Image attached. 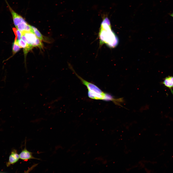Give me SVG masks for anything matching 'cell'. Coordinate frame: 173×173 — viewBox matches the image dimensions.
Instances as JSON below:
<instances>
[{
  "label": "cell",
  "mask_w": 173,
  "mask_h": 173,
  "mask_svg": "<svg viewBox=\"0 0 173 173\" xmlns=\"http://www.w3.org/2000/svg\"><path fill=\"white\" fill-rule=\"evenodd\" d=\"M73 72L82 84L86 86L88 89V95L90 98L95 100L111 101L117 105L119 104V103L121 102V98H115L111 95L103 92L95 84L84 79L78 75L74 70Z\"/></svg>",
  "instance_id": "obj_1"
},
{
  "label": "cell",
  "mask_w": 173,
  "mask_h": 173,
  "mask_svg": "<svg viewBox=\"0 0 173 173\" xmlns=\"http://www.w3.org/2000/svg\"><path fill=\"white\" fill-rule=\"evenodd\" d=\"M100 45L105 44L111 48L117 45L118 40L115 33L112 30L110 22L106 17L102 22L99 33Z\"/></svg>",
  "instance_id": "obj_2"
},
{
  "label": "cell",
  "mask_w": 173,
  "mask_h": 173,
  "mask_svg": "<svg viewBox=\"0 0 173 173\" xmlns=\"http://www.w3.org/2000/svg\"><path fill=\"white\" fill-rule=\"evenodd\" d=\"M7 6L11 14L13 22L16 27L22 22L25 21L21 16L18 14L11 8L6 0H5Z\"/></svg>",
  "instance_id": "obj_3"
},
{
  "label": "cell",
  "mask_w": 173,
  "mask_h": 173,
  "mask_svg": "<svg viewBox=\"0 0 173 173\" xmlns=\"http://www.w3.org/2000/svg\"><path fill=\"white\" fill-rule=\"evenodd\" d=\"M19 158L24 161H27L31 159H39L33 157L32 153L28 151L25 146L19 154Z\"/></svg>",
  "instance_id": "obj_4"
},
{
  "label": "cell",
  "mask_w": 173,
  "mask_h": 173,
  "mask_svg": "<svg viewBox=\"0 0 173 173\" xmlns=\"http://www.w3.org/2000/svg\"><path fill=\"white\" fill-rule=\"evenodd\" d=\"M26 37L30 45L33 47H35V45L37 37L33 32H31L24 31L22 32Z\"/></svg>",
  "instance_id": "obj_5"
},
{
  "label": "cell",
  "mask_w": 173,
  "mask_h": 173,
  "mask_svg": "<svg viewBox=\"0 0 173 173\" xmlns=\"http://www.w3.org/2000/svg\"><path fill=\"white\" fill-rule=\"evenodd\" d=\"M19 159V154H18L16 150H13L10 155L8 162L6 163L8 167L11 164H13L17 162Z\"/></svg>",
  "instance_id": "obj_6"
},
{
  "label": "cell",
  "mask_w": 173,
  "mask_h": 173,
  "mask_svg": "<svg viewBox=\"0 0 173 173\" xmlns=\"http://www.w3.org/2000/svg\"><path fill=\"white\" fill-rule=\"evenodd\" d=\"M162 83L169 89L173 94V76H168L166 77L163 79Z\"/></svg>",
  "instance_id": "obj_7"
},
{
  "label": "cell",
  "mask_w": 173,
  "mask_h": 173,
  "mask_svg": "<svg viewBox=\"0 0 173 173\" xmlns=\"http://www.w3.org/2000/svg\"><path fill=\"white\" fill-rule=\"evenodd\" d=\"M32 30L33 32L36 35L37 37L41 40H44L43 37L41 34L38 29L35 27L31 26Z\"/></svg>",
  "instance_id": "obj_8"
},
{
  "label": "cell",
  "mask_w": 173,
  "mask_h": 173,
  "mask_svg": "<svg viewBox=\"0 0 173 173\" xmlns=\"http://www.w3.org/2000/svg\"><path fill=\"white\" fill-rule=\"evenodd\" d=\"M12 30L15 36V41H18L21 39L22 35L21 32L17 28H13Z\"/></svg>",
  "instance_id": "obj_9"
},
{
  "label": "cell",
  "mask_w": 173,
  "mask_h": 173,
  "mask_svg": "<svg viewBox=\"0 0 173 173\" xmlns=\"http://www.w3.org/2000/svg\"><path fill=\"white\" fill-rule=\"evenodd\" d=\"M27 24L25 20L19 24L16 27L21 32H22L24 31L25 26Z\"/></svg>",
  "instance_id": "obj_10"
},
{
  "label": "cell",
  "mask_w": 173,
  "mask_h": 173,
  "mask_svg": "<svg viewBox=\"0 0 173 173\" xmlns=\"http://www.w3.org/2000/svg\"><path fill=\"white\" fill-rule=\"evenodd\" d=\"M21 48L17 41H14L13 44L12 51L13 54H14L19 51Z\"/></svg>",
  "instance_id": "obj_11"
},
{
  "label": "cell",
  "mask_w": 173,
  "mask_h": 173,
  "mask_svg": "<svg viewBox=\"0 0 173 173\" xmlns=\"http://www.w3.org/2000/svg\"><path fill=\"white\" fill-rule=\"evenodd\" d=\"M170 15H171V16H172V17H173V13H172V14H171Z\"/></svg>",
  "instance_id": "obj_12"
}]
</instances>
